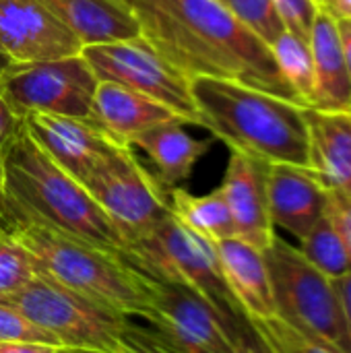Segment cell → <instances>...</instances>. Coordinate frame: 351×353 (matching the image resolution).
<instances>
[{
    "label": "cell",
    "mask_w": 351,
    "mask_h": 353,
    "mask_svg": "<svg viewBox=\"0 0 351 353\" xmlns=\"http://www.w3.org/2000/svg\"><path fill=\"white\" fill-rule=\"evenodd\" d=\"M174 118L178 116L159 101L122 85L99 81L93 95L89 122L116 145L130 147L137 134Z\"/></svg>",
    "instance_id": "17"
},
{
    "label": "cell",
    "mask_w": 351,
    "mask_h": 353,
    "mask_svg": "<svg viewBox=\"0 0 351 353\" xmlns=\"http://www.w3.org/2000/svg\"><path fill=\"white\" fill-rule=\"evenodd\" d=\"M257 335L263 339L269 353H345L335 343L321 339L317 335L304 333L279 316L250 321Z\"/></svg>",
    "instance_id": "25"
},
{
    "label": "cell",
    "mask_w": 351,
    "mask_h": 353,
    "mask_svg": "<svg viewBox=\"0 0 351 353\" xmlns=\"http://www.w3.org/2000/svg\"><path fill=\"white\" fill-rule=\"evenodd\" d=\"M273 58L285 79V83L296 93L298 101L306 108H312L314 101V64H312V52L308 39L283 31L273 43H271Z\"/></svg>",
    "instance_id": "23"
},
{
    "label": "cell",
    "mask_w": 351,
    "mask_h": 353,
    "mask_svg": "<svg viewBox=\"0 0 351 353\" xmlns=\"http://www.w3.org/2000/svg\"><path fill=\"white\" fill-rule=\"evenodd\" d=\"M66 350H110L122 335L126 319L114 316L37 269L19 292L0 298Z\"/></svg>",
    "instance_id": "8"
},
{
    "label": "cell",
    "mask_w": 351,
    "mask_h": 353,
    "mask_svg": "<svg viewBox=\"0 0 351 353\" xmlns=\"http://www.w3.org/2000/svg\"><path fill=\"white\" fill-rule=\"evenodd\" d=\"M0 203L106 252L120 254L124 244L87 188L64 172L25 130L0 153Z\"/></svg>",
    "instance_id": "4"
},
{
    "label": "cell",
    "mask_w": 351,
    "mask_h": 353,
    "mask_svg": "<svg viewBox=\"0 0 351 353\" xmlns=\"http://www.w3.org/2000/svg\"><path fill=\"white\" fill-rule=\"evenodd\" d=\"M267 165L265 161L232 151L219 186L234 219L236 238L263 252L275 238L267 205Z\"/></svg>",
    "instance_id": "14"
},
{
    "label": "cell",
    "mask_w": 351,
    "mask_h": 353,
    "mask_svg": "<svg viewBox=\"0 0 351 353\" xmlns=\"http://www.w3.org/2000/svg\"><path fill=\"white\" fill-rule=\"evenodd\" d=\"M283 25L288 31L308 39L312 23L321 10L317 0H273Z\"/></svg>",
    "instance_id": "29"
},
{
    "label": "cell",
    "mask_w": 351,
    "mask_h": 353,
    "mask_svg": "<svg viewBox=\"0 0 351 353\" xmlns=\"http://www.w3.org/2000/svg\"><path fill=\"white\" fill-rule=\"evenodd\" d=\"M329 190L310 168L267 165V205L273 228L302 240L325 215Z\"/></svg>",
    "instance_id": "15"
},
{
    "label": "cell",
    "mask_w": 351,
    "mask_h": 353,
    "mask_svg": "<svg viewBox=\"0 0 351 353\" xmlns=\"http://www.w3.org/2000/svg\"><path fill=\"white\" fill-rule=\"evenodd\" d=\"M325 213L331 219V223L335 225V230L339 232L351 263V196L329 190V201H327Z\"/></svg>",
    "instance_id": "31"
},
{
    "label": "cell",
    "mask_w": 351,
    "mask_h": 353,
    "mask_svg": "<svg viewBox=\"0 0 351 353\" xmlns=\"http://www.w3.org/2000/svg\"><path fill=\"white\" fill-rule=\"evenodd\" d=\"M0 192H2V157H0Z\"/></svg>",
    "instance_id": "39"
},
{
    "label": "cell",
    "mask_w": 351,
    "mask_h": 353,
    "mask_svg": "<svg viewBox=\"0 0 351 353\" xmlns=\"http://www.w3.org/2000/svg\"><path fill=\"white\" fill-rule=\"evenodd\" d=\"M337 21V31H339V39H341V50H343V58H345V66L350 72L351 81V19H335Z\"/></svg>",
    "instance_id": "36"
},
{
    "label": "cell",
    "mask_w": 351,
    "mask_h": 353,
    "mask_svg": "<svg viewBox=\"0 0 351 353\" xmlns=\"http://www.w3.org/2000/svg\"><path fill=\"white\" fill-rule=\"evenodd\" d=\"M62 347L56 345H43V343H17V341H4L0 343V353H62Z\"/></svg>",
    "instance_id": "34"
},
{
    "label": "cell",
    "mask_w": 351,
    "mask_h": 353,
    "mask_svg": "<svg viewBox=\"0 0 351 353\" xmlns=\"http://www.w3.org/2000/svg\"><path fill=\"white\" fill-rule=\"evenodd\" d=\"M314 64V101L312 108L329 112H351V81L337 21L325 8L319 10L308 35Z\"/></svg>",
    "instance_id": "20"
},
{
    "label": "cell",
    "mask_w": 351,
    "mask_h": 353,
    "mask_svg": "<svg viewBox=\"0 0 351 353\" xmlns=\"http://www.w3.org/2000/svg\"><path fill=\"white\" fill-rule=\"evenodd\" d=\"M62 353H66V350H64V352H62Z\"/></svg>",
    "instance_id": "41"
},
{
    "label": "cell",
    "mask_w": 351,
    "mask_h": 353,
    "mask_svg": "<svg viewBox=\"0 0 351 353\" xmlns=\"http://www.w3.org/2000/svg\"><path fill=\"white\" fill-rule=\"evenodd\" d=\"M217 2L269 46L285 31V25L273 0H217Z\"/></svg>",
    "instance_id": "26"
},
{
    "label": "cell",
    "mask_w": 351,
    "mask_h": 353,
    "mask_svg": "<svg viewBox=\"0 0 351 353\" xmlns=\"http://www.w3.org/2000/svg\"><path fill=\"white\" fill-rule=\"evenodd\" d=\"M122 256L139 273L201 296L232 331L246 319L223 281L215 242L188 230L174 213L151 234L126 246Z\"/></svg>",
    "instance_id": "5"
},
{
    "label": "cell",
    "mask_w": 351,
    "mask_h": 353,
    "mask_svg": "<svg viewBox=\"0 0 351 353\" xmlns=\"http://www.w3.org/2000/svg\"><path fill=\"white\" fill-rule=\"evenodd\" d=\"M0 232L31 254L35 267L101 310L132 321L147 312V281L120 254L46 225L0 203Z\"/></svg>",
    "instance_id": "3"
},
{
    "label": "cell",
    "mask_w": 351,
    "mask_h": 353,
    "mask_svg": "<svg viewBox=\"0 0 351 353\" xmlns=\"http://www.w3.org/2000/svg\"><path fill=\"white\" fill-rule=\"evenodd\" d=\"M147 281L145 337L163 353H232V329L194 292Z\"/></svg>",
    "instance_id": "11"
},
{
    "label": "cell",
    "mask_w": 351,
    "mask_h": 353,
    "mask_svg": "<svg viewBox=\"0 0 351 353\" xmlns=\"http://www.w3.org/2000/svg\"><path fill=\"white\" fill-rule=\"evenodd\" d=\"M23 126L31 139L81 184L112 149L122 147L110 141L89 120L70 116L31 112L23 116Z\"/></svg>",
    "instance_id": "13"
},
{
    "label": "cell",
    "mask_w": 351,
    "mask_h": 353,
    "mask_svg": "<svg viewBox=\"0 0 351 353\" xmlns=\"http://www.w3.org/2000/svg\"><path fill=\"white\" fill-rule=\"evenodd\" d=\"M21 128H23V118H19L0 95V153Z\"/></svg>",
    "instance_id": "33"
},
{
    "label": "cell",
    "mask_w": 351,
    "mask_h": 353,
    "mask_svg": "<svg viewBox=\"0 0 351 353\" xmlns=\"http://www.w3.org/2000/svg\"><path fill=\"white\" fill-rule=\"evenodd\" d=\"M83 46L122 41L141 35L139 21L122 0H41Z\"/></svg>",
    "instance_id": "21"
},
{
    "label": "cell",
    "mask_w": 351,
    "mask_h": 353,
    "mask_svg": "<svg viewBox=\"0 0 351 353\" xmlns=\"http://www.w3.org/2000/svg\"><path fill=\"white\" fill-rule=\"evenodd\" d=\"M170 209L188 230L211 242L236 238L234 219L219 188L197 196L186 188L176 186L170 190Z\"/></svg>",
    "instance_id": "22"
},
{
    "label": "cell",
    "mask_w": 351,
    "mask_h": 353,
    "mask_svg": "<svg viewBox=\"0 0 351 353\" xmlns=\"http://www.w3.org/2000/svg\"><path fill=\"white\" fill-rule=\"evenodd\" d=\"M275 312L288 325L327 339L351 353V337L335 281L319 273L298 250L275 234L265 250Z\"/></svg>",
    "instance_id": "6"
},
{
    "label": "cell",
    "mask_w": 351,
    "mask_h": 353,
    "mask_svg": "<svg viewBox=\"0 0 351 353\" xmlns=\"http://www.w3.org/2000/svg\"><path fill=\"white\" fill-rule=\"evenodd\" d=\"M223 281L248 321L277 316L265 252L240 238L215 242Z\"/></svg>",
    "instance_id": "16"
},
{
    "label": "cell",
    "mask_w": 351,
    "mask_h": 353,
    "mask_svg": "<svg viewBox=\"0 0 351 353\" xmlns=\"http://www.w3.org/2000/svg\"><path fill=\"white\" fill-rule=\"evenodd\" d=\"M83 48L41 0H0V50L14 64L79 56Z\"/></svg>",
    "instance_id": "12"
},
{
    "label": "cell",
    "mask_w": 351,
    "mask_h": 353,
    "mask_svg": "<svg viewBox=\"0 0 351 353\" xmlns=\"http://www.w3.org/2000/svg\"><path fill=\"white\" fill-rule=\"evenodd\" d=\"M321 8H325L335 19H351V0H323Z\"/></svg>",
    "instance_id": "37"
},
{
    "label": "cell",
    "mask_w": 351,
    "mask_h": 353,
    "mask_svg": "<svg viewBox=\"0 0 351 353\" xmlns=\"http://www.w3.org/2000/svg\"><path fill=\"white\" fill-rule=\"evenodd\" d=\"M335 290H337L341 310H343V316H345V325H348V331H350L351 337V271L348 275H343L341 279H335Z\"/></svg>",
    "instance_id": "35"
},
{
    "label": "cell",
    "mask_w": 351,
    "mask_h": 353,
    "mask_svg": "<svg viewBox=\"0 0 351 353\" xmlns=\"http://www.w3.org/2000/svg\"><path fill=\"white\" fill-rule=\"evenodd\" d=\"M232 353H269L248 319L240 321L232 331Z\"/></svg>",
    "instance_id": "32"
},
{
    "label": "cell",
    "mask_w": 351,
    "mask_h": 353,
    "mask_svg": "<svg viewBox=\"0 0 351 353\" xmlns=\"http://www.w3.org/2000/svg\"><path fill=\"white\" fill-rule=\"evenodd\" d=\"M97 81L116 83L170 108L184 124L199 126L190 79L168 62L143 35L83 48Z\"/></svg>",
    "instance_id": "9"
},
{
    "label": "cell",
    "mask_w": 351,
    "mask_h": 353,
    "mask_svg": "<svg viewBox=\"0 0 351 353\" xmlns=\"http://www.w3.org/2000/svg\"><path fill=\"white\" fill-rule=\"evenodd\" d=\"M10 62H12V60H10V58H8V56H6V54H4V52L0 50V74H2L4 70H6V66H8Z\"/></svg>",
    "instance_id": "38"
},
{
    "label": "cell",
    "mask_w": 351,
    "mask_h": 353,
    "mask_svg": "<svg viewBox=\"0 0 351 353\" xmlns=\"http://www.w3.org/2000/svg\"><path fill=\"white\" fill-rule=\"evenodd\" d=\"M116 228L124 248L151 234L170 213V201L132 147L112 149L83 182Z\"/></svg>",
    "instance_id": "7"
},
{
    "label": "cell",
    "mask_w": 351,
    "mask_h": 353,
    "mask_svg": "<svg viewBox=\"0 0 351 353\" xmlns=\"http://www.w3.org/2000/svg\"><path fill=\"white\" fill-rule=\"evenodd\" d=\"M97 83L83 54L27 64L10 62L0 74V95L19 118L46 112L89 120Z\"/></svg>",
    "instance_id": "10"
},
{
    "label": "cell",
    "mask_w": 351,
    "mask_h": 353,
    "mask_svg": "<svg viewBox=\"0 0 351 353\" xmlns=\"http://www.w3.org/2000/svg\"><path fill=\"white\" fill-rule=\"evenodd\" d=\"M122 2L139 21L141 35L188 79H232L300 103L285 83L271 46L217 0Z\"/></svg>",
    "instance_id": "1"
},
{
    "label": "cell",
    "mask_w": 351,
    "mask_h": 353,
    "mask_svg": "<svg viewBox=\"0 0 351 353\" xmlns=\"http://www.w3.org/2000/svg\"><path fill=\"white\" fill-rule=\"evenodd\" d=\"M317 2H319V4H321V2H323V0H317Z\"/></svg>",
    "instance_id": "40"
},
{
    "label": "cell",
    "mask_w": 351,
    "mask_h": 353,
    "mask_svg": "<svg viewBox=\"0 0 351 353\" xmlns=\"http://www.w3.org/2000/svg\"><path fill=\"white\" fill-rule=\"evenodd\" d=\"M35 275L37 267L25 246L0 232V298L23 290Z\"/></svg>",
    "instance_id": "27"
},
{
    "label": "cell",
    "mask_w": 351,
    "mask_h": 353,
    "mask_svg": "<svg viewBox=\"0 0 351 353\" xmlns=\"http://www.w3.org/2000/svg\"><path fill=\"white\" fill-rule=\"evenodd\" d=\"M308 168L327 190L351 196V112L306 108Z\"/></svg>",
    "instance_id": "18"
},
{
    "label": "cell",
    "mask_w": 351,
    "mask_h": 353,
    "mask_svg": "<svg viewBox=\"0 0 351 353\" xmlns=\"http://www.w3.org/2000/svg\"><path fill=\"white\" fill-rule=\"evenodd\" d=\"M298 250L319 273L333 281L341 279L351 271L345 244L327 213L302 240H298Z\"/></svg>",
    "instance_id": "24"
},
{
    "label": "cell",
    "mask_w": 351,
    "mask_h": 353,
    "mask_svg": "<svg viewBox=\"0 0 351 353\" xmlns=\"http://www.w3.org/2000/svg\"><path fill=\"white\" fill-rule=\"evenodd\" d=\"M211 139L192 137L178 118L143 130L130 143V147L141 149L151 159L155 180L168 192L190 178L197 161L211 149Z\"/></svg>",
    "instance_id": "19"
},
{
    "label": "cell",
    "mask_w": 351,
    "mask_h": 353,
    "mask_svg": "<svg viewBox=\"0 0 351 353\" xmlns=\"http://www.w3.org/2000/svg\"><path fill=\"white\" fill-rule=\"evenodd\" d=\"M4 341H17V343H43V345H56L66 350L56 337L39 329L35 323H31L27 316H23L12 306L0 302V343Z\"/></svg>",
    "instance_id": "28"
},
{
    "label": "cell",
    "mask_w": 351,
    "mask_h": 353,
    "mask_svg": "<svg viewBox=\"0 0 351 353\" xmlns=\"http://www.w3.org/2000/svg\"><path fill=\"white\" fill-rule=\"evenodd\" d=\"M199 126L232 151L265 163L308 168L306 108L232 79L192 77Z\"/></svg>",
    "instance_id": "2"
},
{
    "label": "cell",
    "mask_w": 351,
    "mask_h": 353,
    "mask_svg": "<svg viewBox=\"0 0 351 353\" xmlns=\"http://www.w3.org/2000/svg\"><path fill=\"white\" fill-rule=\"evenodd\" d=\"M66 353H163L157 350L143 333L139 325H132L130 321L124 325L120 339L110 350H66Z\"/></svg>",
    "instance_id": "30"
}]
</instances>
